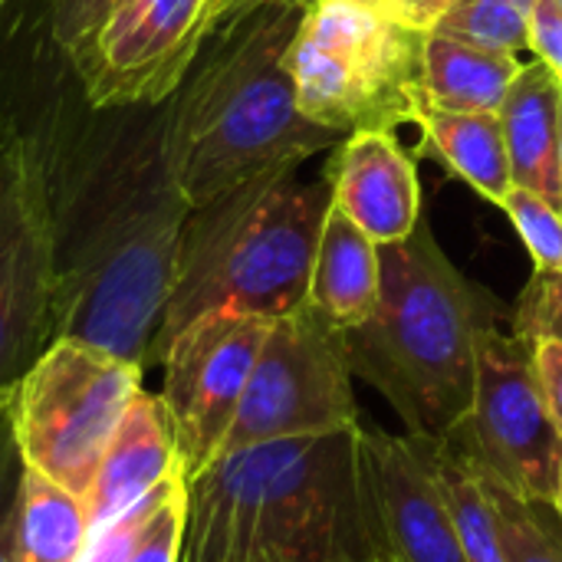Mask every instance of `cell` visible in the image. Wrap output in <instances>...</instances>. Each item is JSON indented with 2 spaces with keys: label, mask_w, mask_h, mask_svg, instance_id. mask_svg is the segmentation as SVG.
I'll return each instance as SVG.
<instances>
[{
  "label": "cell",
  "mask_w": 562,
  "mask_h": 562,
  "mask_svg": "<svg viewBox=\"0 0 562 562\" xmlns=\"http://www.w3.org/2000/svg\"><path fill=\"white\" fill-rule=\"evenodd\" d=\"M352 379L342 333L310 303L277 316L221 454L283 438L356 428L359 405Z\"/></svg>",
  "instance_id": "9c48e42d"
},
{
  "label": "cell",
  "mask_w": 562,
  "mask_h": 562,
  "mask_svg": "<svg viewBox=\"0 0 562 562\" xmlns=\"http://www.w3.org/2000/svg\"><path fill=\"white\" fill-rule=\"evenodd\" d=\"M553 510H557V517L562 520V474H560V491H557V504H553Z\"/></svg>",
  "instance_id": "836d02e7"
},
{
  "label": "cell",
  "mask_w": 562,
  "mask_h": 562,
  "mask_svg": "<svg viewBox=\"0 0 562 562\" xmlns=\"http://www.w3.org/2000/svg\"><path fill=\"white\" fill-rule=\"evenodd\" d=\"M217 3H221V0H214V7H217Z\"/></svg>",
  "instance_id": "8d00e7d4"
},
{
  "label": "cell",
  "mask_w": 562,
  "mask_h": 562,
  "mask_svg": "<svg viewBox=\"0 0 562 562\" xmlns=\"http://www.w3.org/2000/svg\"><path fill=\"white\" fill-rule=\"evenodd\" d=\"M145 369L76 339H53L36 362L0 392L23 468L89 497Z\"/></svg>",
  "instance_id": "52a82bcc"
},
{
  "label": "cell",
  "mask_w": 562,
  "mask_h": 562,
  "mask_svg": "<svg viewBox=\"0 0 562 562\" xmlns=\"http://www.w3.org/2000/svg\"><path fill=\"white\" fill-rule=\"evenodd\" d=\"M514 336L527 346L540 339L562 342V270H533L514 310Z\"/></svg>",
  "instance_id": "484cf974"
},
{
  "label": "cell",
  "mask_w": 562,
  "mask_h": 562,
  "mask_svg": "<svg viewBox=\"0 0 562 562\" xmlns=\"http://www.w3.org/2000/svg\"><path fill=\"white\" fill-rule=\"evenodd\" d=\"M92 115L63 158L46 151L56 227L53 339L148 369L191 204L168 158V102Z\"/></svg>",
  "instance_id": "6da1fadb"
},
{
  "label": "cell",
  "mask_w": 562,
  "mask_h": 562,
  "mask_svg": "<svg viewBox=\"0 0 562 562\" xmlns=\"http://www.w3.org/2000/svg\"><path fill=\"white\" fill-rule=\"evenodd\" d=\"M119 3L125 0H49L46 20H49V36L59 46V53L72 59Z\"/></svg>",
  "instance_id": "4316f807"
},
{
  "label": "cell",
  "mask_w": 562,
  "mask_h": 562,
  "mask_svg": "<svg viewBox=\"0 0 562 562\" xmlns=\"http://www.w3.org/2000/svg\"><path fill=\"white\" fill-rule=\"evenodd\" d=\"M560 102L562 82L533 56V63H524L497 112L514 184L553 204H560Z\"/></svg>",
  "instance_id": "2e32d148"
},
{
  "label": "cell",
  "mask_w": 562,
  "mask_h": 562,
  "mask_svg": "<svg viewBox=\"0 0 562 562\" xmlns=\"http://www.w3.org/2000/svg\"><path fill=\"white\" fill-rule=\"evenodd\" d=\"M231 3H237V0H221V3H217V7H214V16H217V13H221V10H224V7H231Z\"/></svg>",
  "instance_id": "e575fe53"
},
{
  "label": "cell",
  "mask_w": 562,
  "mask_h": 562,
  "mask_svg": "<svg viewBox=\"0 0 562 562\" xmlns=\"http://www.w3.org/2000/svg\"><path fill=\"white\" fill-rule=\"evenodd\" d=\"M382 300L379 244L336 204L326 214L306 303L339 333L362 326Z\"/></svg>",
  "instance_id": "e0dca14e"
},
{
  "label": "cell",
  "mask_w": 562,
  "mask_h": 562,
  "mask_svg": "<svg viewBox=\"0 0 562 562\" xmlns=\"http://www.w3.org/2000/svg\"><path fill=\"white\" fill-rule=\"evenodd\" d=\"M270 323L244 313H207L188 323L161 352V402L171 415L188 481L224 451Z\"/></svg>",
  "instance_id": "7c38bea8"
},
{
  "label": "cell",
  "mask_w": 562,
  "mask_h": 562,
  "mask_svg": "<svg viewBox=\"0 0 562 562\" xmlns=\"http://www.w3.org/2000/svg\"><path fill=\"white\" fill-rule=\"evenodd\" d=\"M181 562H382L362 425L221 454L188 481Z\"/></svg>",
  "instance_id": "3957f363"
},
{
  "label": "cell",
  "mask_w": 562,
  "mask_h": 562,
  "mask_svg": "<svg viewBox=\"0 0 562 562\" xmlns=\"http://www.w3.org/2000/svg\"><path fill=\"white\" fill-rule=\"evenodd\" d=\"M56 227L46 148L0 135V392L53 342Z\"/></svg>",
  "instance_id": "30bf717a"
},
{
  "label": "cell",
  "mask_w": 562,
  "mask_h": 562,
  "mask_svg": "<svg viewBox=\"0 0 562 562\" xmlns=\"http://www.w3.org/2000/svg\"><path fill=\"white\" fill-rule=\"evenodd\" d=\"M188 527V477L175 474L142 510L122 562H181Z\"/></svg>",
  "instance_id": "cb8c5ba5"
},
{
  "label": "cell",
  "mask_w": 562,
  "mask_h": 562,
  "mask_svg": "<svg viewBox=\"0 0 562 562\" xmlns=\"http://www.w3.org/2000/svg\"><path fill=\"white\" fill-rule=\"evenodd\" d=\"M553 3H557V10H560V13H562V0H553Z\"/></svg>",
  "instance_id": "d590c367"
},
{
  "label": "cell",
  "mask_w": 562,
  "mask_h": 562,
  "mask_svg": "<svg viewBox=\"0 0 562 562\" xmlns=\"http://www.w3.org/2000/svg\"><path fill=\"white\" fill-rule=\"evenodd\" d=\"M435 445L418 435L362 428V471L382 562H468L438 484Z\"/></svg>",
  "instance_id": "4fadbf2b"
},
{
  "label": "cell",
  "mask_w": 562,
  "mask_h": 562,
  "mask_svg": "<svg viewBox=\"0 0 562 562\" xmlns=\"http://www.w3.org/2000/svg\"><path fill=\"white\" fill-rule=\"evenodd\" d=\"M445 441L510 494L530 504H557L562 435L547 408L533 349L520 336L501 326L481 336L471 408Z\"/></svg>",
  "instance_id": "ba28073f"
},
{
  "label": "cell",
  "mask_w": 562,
  "mask_h": 562,
  "mask_svg": "<svg viewBox=\"0 0 562 562\" xmlns=\"http://www.w3.org/2000/svg\"><path fill=\"white\" fill-rule=\"evenodd\" d=\"M501 211L517 227L537 270H562V207L537 191L510 188Z\"/></svg>",
  "instance_id": "d4e9b609"
},
{
  "label": "cell",
  "mask_w": 562,
  "mask_h": 562,
  "mask_svg": "<svg viewBox=\"0 0 562 562\" xmlns=\"http://www.w3.org/2000/svg\"><path fill=\"white\" fill-rule=\"evenodd\" d=\"M425 36L382 7L352 0L306 7L286 49L300 112L339 135L415 122Z\"/></svg>",
  "instance_id": "8992f818"
},
{
  "label": "cell",
  "mask_w": 562,
  "mask_h": 562,
  "mask_svg": "<svg viewBox=\"0 0 562 562\" xmlns=\"http://www.w3.org/2000/svg\"><path fill=\"white\" fill-rule=\"evenodd\" d=\"M560 207H562V102H560Z\"/></svg>",
  "instance_id": "d6a6232c"
},
{
  "label": "cell",
  "mask_w": 562,
  "mask_h": 562,
  "mask_svg": "<svg viewBox=\"0 0 562 562\" xmlns=\"http://www.w3.org/2000/svg\"><path fill=\"white\" fill-rule=\"evenodd\" d=\"M451 7H454V0H385V10L395 20H402L422 33H431Z\"/></svg>",
  "instance_id": "4dcf8cb0"
},
{
  "label": "cell",
  "mask_w": 562,
  "mask_h": 562,
  "mask_svg": "<svg viewBox=\"0 0 562 562\" xmlns=\"http://www.w3.org/2000/svg\"><path fill=\"white\" fill-rule=\"evenodd\" d=\"M20 471H23V461L16 454L10 425L0 412V562H7V527H10V510H13Z\"/></svg>",
  "instance_id": "f1b7e54d"
},
{
  "label": "cell",
  "mask_w": 562,
  "mask_h": 562,
  "mask_svg": "<svg viewBox=\"0 0 562 562\" xmlns=\"http://www.w3.org/2000/svg\"><path fill=\"white\" fill-rule=\"evenodd\" d=\"M303 13L300 0H237L214 16L168 99V158L191 211L349 138L310 122L296 105L286 49Z\"/></svg>",
  "instance_id": "7a4b0ae2"
},
{
  "label": "cell",
  "mask_w": 562,
  "mask_h": 562,
  "mask_svg": "<svg viewBox=\"0 0 562 562\" xmlns=\"http://www.w3.org/2000/svg\"><path fill=\"white\" fill-rule=\"evenodd\" d=\"M530 53L543 59L562 82V13L553 0H540L530 23Z\"/></svg>",
  "instance_id": "83f0119b"
},
{
  "label": "cell",
  "mask_w": 562,
  "mask_h": 562,
  "mask_svg": "<svg viewBox=\"0 0 562 562\" xmlns=\"http://www.w3.org/2000/svg\"><path fill=\"white\" fill-rule=\"evenodd\" d=\"M333 165V204L379 247L422 224V184L412 155L392 132H352Z\"/></svg>",
  "instance_id": "5bb4252c"
},
{
  "label": "cell",
  "mask_w": 562,
  "mask_h": 562,
  "mask_svg": "<svg viewBox=\"0 0 562 562\" xmlns=\"http://www.w3.org/2000/svg\"><path fill=\"white\" fill-rule=\"evenodd\" d=\"M533 349V366H537V379L547 398V408L557 422L562 435V342L553 339H540L530 346Z\"/></svg>",
  "instance_id": "f546056e"
},
{
  "label": "cell",
  "mask_w": 562,
  "mask_h": 562,
  "mask_svg": "<svg viewBox=\"0 0 562 562\" xmlns=\"http://www.w3.org/2000/svg\"><path fill=\"white\" fill-rule=\"evenodd\" d=\"M524 63L431 30L422 53V102L454 112H501Z\"/></svg>",
  "instance_id": "ac0fdd59"
},
{
  "label": "cell",
  "mask_w": 562,
  "mask_h": 562,
  "mask_svg": "<svg viewBox=\"0 0 562 562\" xmlns=\"http://www.w3.org/2000/svg\"><path fill=\"white\" fill-rule=\"evenodd\" d=\"M300 168L250 178L188 214L151 366L188 323L207 313L277 319L306 303L333 207V165L326 161L313 178H303Z\"/></svg>",
  "instance_id": "5b68a950"
},
{
  "label": "cell",
  "mask_w": 562,
  "mask_h": 562,
  "mask_svg": "<svg viewBox=\"0 0 562 562\" xmlns=\"http://www.w3.org/2000/svg\"><path fill=\"white\" fill-rule=\"evenodd\" d=\"M181 471L184 464L178 454L171 415L161 395L142 389L128 405L89 487L86 507L92 530H102L105 524L125 517L128 510L155 497Z\"/></svg>",
  "instance_id": "9a60e30c"
},
{
  "label": "cell",
  "mask_w": 562,
  "mask_h": 562,
  "mask_svg": "<svg viewBox=\"0 0 562 562\" xmlns=\"http://www.w3.org/2000/svg\"><path fill=\"white\" fill-rule=\"evenodd\" d=\"M487 487H491V497H494V507L501 517L507 560L562 562V520L557 517V510L547 504H530L491 477H487Z\"/></svg>",
  "instance_id": "603a6c76"
},
{
  "label": "cell",
  "mask_w": 562,
  "mask_h": 562,
  "mask_svg": "<svg viewBox=\"0 0 562 562\" xmlns=\"http://www.w3.org/2000/svg\"><path fill=\"white\" fill-rule=\"evenodd\" d=\"M382 300L342 333L356 379L369 382L408 435L445 441L471 408L477 342L497 326V300L441 250L431 224L382 244Z\"/></svg>",
  "instance_id": "277c9868"
},
{
  "label": "cell",
  "mask_w": 562,
  "mask_h": 562,
  "mask_svg": "<svg viewBox=\"0 0 562 562\" xmlns=\"http://www.w3.org/2000/svg\"><path fill=\"white\" fill-rule=\"evenodd\" d=\"M214 0H125L69 59L89 109L168 102L188 76Z\"/></svg>",
  "instance_id": "8fae6325"
},
{
  "label": "cell",
  "mask_w": 562,
  "mask_h": 562,
  "mask_svg": "<svg viewBox=\"0 0 562 562\" xmlns=\"http://www.w3.org/2000/svg\"><path fill=\"white\" fill-rule=\"evenodd\" d=\"M415 125H422L425 142L481 198L494 201L497 207L507 201L514 175L497 112H454L422 102L415 112Z\"/></svg>",
  "instance_id": "ffe728a7"
},
{
  "label": "cell",
  "mask_w": 562,
  "mask_h": 562,
  "mask_svg": "<svg viewBox=\"0 0 562 562\" xmlns=\"http://www.w3.org/2000/svg\"><path fill=\"white\" fill-rule=\"evenodd\" d=\"M3 3H7V0H0V7H3Z\"/></svg>",
  "instance_id": "74e56055"
},
{
  "label": "cell",
  "mask_w": 562,
  "mask_h": 562,
  "mask_svg": "<svg viewBox=\"0 0 562 562\" xmlns=\"http://www.w3.org/2000/svg\"><path fill=\"white\" fill-rule=\"evenodd\" d=\"M540 0H454L435 26L494 53H530V23Z\"/></svg>",
  "instance_id": "7402d4cb"
},
{
  "label": "cell",
  "mask_w": 562,
  "mask_h": 562,
  "mask_svg": "<svg viewBox=\"0 0 562 562\" xmlns=\"http://www.w3.org/2000/svg\"><path fill=\"white\" fill-rule=\"evenodd\" d=\"M300 3L313 7V3H326V0H300ZM352 3H366V7H382L385 10V0H352Z\"/></svg>",
  "instance_id": "1f68e13d"
},
{
  "label": "cell",
  "mask_w": 562,
  "mask_h": 562,
  "mask_svg": "<svg viewBox=\"0 0 562 562\" xmlns=\"http://www.w3.org/2000/svg\"><path fill=\"white\" fill-rule=\"evenodd\" d=\"M89 537L86 501L23 468L7 527V562H79Z\"/></svg>",
  "instance_id": "d6986e66"
},
{
  "label": "cell",
  "mask_w": 562,
  "mask_h": 562,
  "mask_svg": "<svg viewBox=\"0 0 562 562\" xmlns=\"http://www.w3.org/2000/svg\"><path fill=\"white\" fill-rule=\"evenodd\" d=\"M435 471L468 562H510L484 471L451 441L435 445Z\"/></svg>",
  "instance_id": "44dd1931"
}]
</instances>
